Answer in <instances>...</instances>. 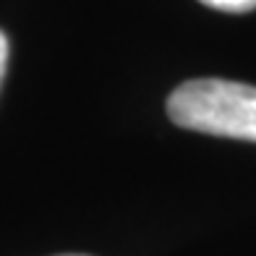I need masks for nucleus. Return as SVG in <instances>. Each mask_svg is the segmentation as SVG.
Segmentation results:
<instances>
[{
    "label": "nucleus",
    "instance_id": "1",
    "mask_svg": "<svg viewBox=\"0 0 256 256\" xmlns=\"http://www.w3.org/2000/svg\"><path fill=\"white\" fill-rule=\"evenodd\" d=\"M170 120L199 134L256 142V86L228 78H191L168 97Z\"/></svg>",
    "mask_w": 256,
    "mask_h": 256
},
{
    "label": "nucleus",
    "instance_id": "2",
    "mask_svg": "<svg viewBox=\"0 0 256 256\" xmlns=\"http://www.w3.org/2000/svg\"><path fill=\"white\" fill-rule=\"evenodd\" d=\"M202 6L222 10V14H248L256 8V0H199Z\"/></svg>",
    "mask_w": 256,
    "mask_h": 256
},
{
    "label": "nucleus",
    "instance_id": "3",
    "mask_svg": "<svg viewBox=\"0 0 256 256\" xmlns=\"http://www.w3.org/2000/svg\"><path fill=\"white\" fill-rule=\"evenodd\" d=\"M6 68H8V37L0 32V84L6 78Z\"/></svg>",
    "mask_w": 256,
    "mask_h": 256
},
{
    "label": "nucleus",
    "instance_id": "4",
    "mask_svg": "<svg viewBox=\"0 0 256 256\" xmlns=\"http://www.w3.org/2000/svg\"><path fill=\"white\" fill-rule=\"evenodd\" d=\"M66 256H78V254H66Z\"/></svg>",
    "mask_w": 256,
    "mask_h": 256
}]
</instances>
